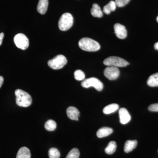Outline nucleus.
Here are the masks:
<instances>
[{"mask_svg":"<svg viewBox=\"0 0 158 158\" xmlns=\"http://www.w3.org/2000/svg\"><path fill=\"white\" fill-rule=\"evenodd\" d=\"M48 6V0H39L37 6V10L40 14H45Z\"/></svg>","mask_w":158,"mask_h":158,"instance_id":"obj_12","label":"nucleus"},{"mask_svg":"<svg viewBox=\"0 0 158 158\" xmlns=\"http://www.w3.org/2000/svg\"><path fill=\"white\" fill-rule=\"evenodd\" d=\"M90 12L94 17L101 18L103 16L102 11L100 6L96 3H94L92 5Z\"/></svg>","mask_w":158,"mask_h":158,"instance_id":"obj_16","label":"nucleus"},{"mask_svg":"<svg viewBox=\"0 0 158 158\" xmlns=\"http://www.w3.org/2000/svg\"><path fill=\"white\" fill-rule=\"evenodd\" d=\"M81 85L83 88H86L94 87L98 91H101L103 88L102 83L95 77H91L84 80L82 82Z\"/></svg>","mask_w":158,"mask_h":158,"instance_id":"obj_6","label":"nucleus"},{"mask_svg":"<svg viewBox=\"0 0 158 158\" xmlns=\"http://www.w3.org/2000/svg\"><path fill=\"white\" fill-rule=\"evenodd\" d=\"M118 108H119V106L117 104H111L105 107L103 110V112L106 114H111L117 111Z\"/></svg>","mask_w":158,"mask_h":158,"instance_id":"obj_17","label":"nucleus"},{"mask_svg":"<svg viewBox=\"0 0 158 158\" xmlns=\"http://www.w3.org/2000/svg\"><path fill=\"white\" fill-rule=\"evenodd\" d=\"M117 145L116 142L114 141H110L108 145L105 148V152L108 155H112L116 151Z\"/></svg>","mask_w":158,"mask_h":158,"instance_id":"obj_20","label":"nucleus"},{"mask_svg":"<svg viewBox=\"0 0 158 158\" xmlns=\"http://www.w3.org/2000/svg\"><path fill=\"white\" fill-rule=\"evenodd\" d=\"M131 0H115L116 6L118 7H123L129 2Z\"/></svg>","mask_w":158,"mask_h":158,"instance_id":"obj_25","label":"nucleus"},{"mask_svg":"<svg viewBox=\"0 0 158 158\" xmlns=\"http://www.w3.org/2000/svg\"><path fill=\"white\" fill-rule=\"evenodd\" d=\"M113 132V130L111 128L103 127L99 129L97 132V136L99 138H102L110 135Z\"/></svg>","mask_w":158,"mask_h":158,"instance_id":"obj_13","label":"nucleus"},{"mask_svg":"<svg viewBox=\"0 0 158 158\" xmlns=\"http://www.w3.org/2000/svg\"><path fill=\"white\" fill-rule=\"evenodd\" d=\"M119 69L117 67L109 66L105 69L104 75L110 80H115L118 78L119 76Z\"/></svg>","mask_w":158,"mask_h":158,"instance_id":"obj_8","label":"nucleus"},{"mask_svg":"<svg viewBox=\"0 0 158 158\" xmlns=\"http://www.w3.org/2000/svg\"><path fill=\"white\" fill-rule=\"evenodd\" d=\"M114 31L116 37L123 39L127 37V31L125 27L119 23H116L114 26Z\"/></svg>","mask_w":158,"mask_h":158,"instance_id":"obj_9","label":"nucleus"},{"mask_svg":"<svg viewBox=\"0 0 158 158\" xmlns=\"http://www.w3.org/2000/svg\"><path fill=\"white\" fill-rule=\"evenodd\" d=\"M74 78L77 81H83L85 79V74L81 70H77L74 72Z\"/></svg>","mask_w":158,"mask_h":158,"instance_id":"obj_24","label":"nucleus"},{"mask_svg":"<svg viewBox=\"0 0 158 158\" xmlns=\"http://www.w3.org/2000/svg\"><path fill=\"white\" fill-rule=\"evenodd\" d=\"M66 113L69 118L72 120H78L80 112L77 108L70 106L67 108Z\"/></svg>","mask_w":158,"mask_h":158,"instance_id":"obj_11","label":"nucleus"},{"mask_svg":"<svg viewBox=\"0 0 158 158\" xmlns=\"http://www.w3.org/2000/svg\"><path fill=\"white\" fill-rule=\"evenodd\" d=\"M147 84L150 87L158 86V73L153 74L149 77L147 81Z\"/></svg>","mask_w":158,"mask_h":158,"instance_id":"obj_18","label":"nucleus"},{"mask_svg":"<svg viewBox=\"0 0 158 158\" xmlns=\"http://www.w3.org/2000/svg\"><path fill=\"white\" fill-rule=\"evenodd\" d=\"M80 152L77 148H73L71 150L65 158H79Z\"/></svg>","mask_w":158,"mask_h":158,"instance_id":"obj_23","label":"nucleus"},{"mask_svg":"<svg viewBox=\"0 0 158 158\" xmlns=\"http://www.w3.org/2000/svg\"><path fill=\"white\" fill-rule=\"evenodd\" d=\"M14 42L19 48L27 49L29 47V40L25 34L19 33L16 34L14 38Z\"/></svg>","mask_w":158,"mask_h":158,"instance_id":"obj_7","label":"nucleus"},{"mask_svg":"<svg viewBox=\"0 0 158 158\" xmlns=\"http://www.w3.org/2000/svg\"><path fill=\"white\" fill-rule=\"evenodd\" d=\"M73 18L70 13H65L62 15L59 21V27L61 31H66L72 27Z\"/></svg>","mask_w":158,"mask_h":158,"instance_id":"obj_3","label":"nucleus"},{"mask_svg":"<svg viewBox=\"0 0 158 158\" xmlns=\"http://www.w3.org/2000/svg\"><path fill=\"white\" fill-rule=\"evenodd\" d=\"M57 124L56 121L52 119H49L45 123L44 127L47 131H54L56 128Z\"/></svg>","mask_w":158,"mask_h":158,"instance_id":"obj_21","label":"nucleus"},{"mask_svg":"<svg viewBox=\"0 0 158 158\" xmlns=\"http://www.w3.org/2000/svg\"><path fill=\"white\" fill-rule=\"evenodd\" d=\"M148 109L149 111H152V112H158V103L151 105L148 107Z\"/></svg>","mask_w":158,"mask_h":158,"instance_id":"obj_26","label":"nucleus"},{"mask_svg":"<svg viewBox=\"0 0 158 158\" xmlns=\"http://www.w3.org/2000/svg\"><path fill=\"white\" fill-rule=\"evenodd\" d=\"M78 44L81 49L87 52H96L100 49V45L98 42L88 37H85L80 40Z\"/></svg>","mask_w":158,"mask_h":158,"instance_id":"obj_1","label":"nucleus"},{"mask_svg":"<svg viewBox=\"0 0 158 158\" xmlns=\"http://www.w3.org/2000/svg\"><path fill=\"white\" fill-rule=\"evenodd\" d=\"M116 5L115 2L113 1H110L107 5L105 6L103 8V11L106 14L109 15L111 11H114L116 10Z\"/></svg>","mask_w":158,"mask_h":158,"instance_id":"obj_19","label":"nucleus"},{"mask_svg":"<svg viewBox=\"0 0 158 158\" xmlns=\"http://www.w3.org/2000/svg\"><path fill=\"white\" fill-rule=\"evenodd\" d=\"M16 103L18 106L23 107H27L32 104V99L31 95L26 91L21 89L15 90Z\"/></svg>","mask_w":158,"mask_h":158,"instance_id":"obj_2","label":"nucleus"},{"mask_svg":"<svg viewBox=\"0 0 158 158\" xmlns=\"http://www.w3.org/2000/svg\"><path fill=\"white\" fill-rule=\"evenodd\" d=\"M16 158H31V153L28 148H21L18 152Z\"/></svg>","mask_w":158,"mask_h":158,"instance_id":"obj_14","label":"nucleus"},{"mask_svg":"<svg viewBox=\"0 0 158 158\" xmlns=\"http://www.w3.org/2000/svg\"><path fill=\"white\" fill-rule=\"evenodd\" d=\"M104 64L107 66H115V67H126L129 65V63L126 60L116 56H110L105 59Z\"/></svg>","mask_w":158,"mask_h":158,"instance_id":"obj_5","label":"nucleus"},{"mask_svg":"<svg viewBox=\"0 0 158 158\" xmlns=\"http://www.w3.org/2000/svg\"><path fill=\"white\" fill-rule=\"evenodd\" d=\"M4 37V34L3 33H1L0 34V46L2 44L3 39Z\"/></svg>","mask_w":158,"mask_h":158,"instance_id":"obj_27","label":"nucleus"},{"mask_svg":"<svg viewBox=\"0 0 158 158\" xmlns=\"http://www.w3.org/2000/svg\"><path fill=\"white\" fill-rule=\"evenodd\" d=\"M67 60L65 56L59 55L49 60L48 64L50 68L57 70L63 68L67 64Z\"/></svg>","mask_w":158,"mask_h":158,"instance_id":"obj_4","label":"nucleus"},{"mask_svg":"<svg viewBox=\"0 0 158 158\" xmlns=\"http://www.w3.org/2000/svg\"><path fill=\"white\" fill-rule=\"evenodd\" d=\"M156 20H157V22L158 23V17H157Z\"/></svg>","mask_w":158,"mask_h":158,"instance_id":"obj_30","label":"nucleus"},{"mask_svg":"<svg viewBox=\"0 0 158 158\" xmlns=\"http://www.w3.org/2000/svg\"><path fill=\"white\" fill-rule=\"evenodd\" d=\"M138 142L136 140H128L124 144V151L126 153L132 151L137 146Z\"/></svg>","mask_w":158,"mask_h":158,"instance_id":"obj_15","label":"nucleus"},{"mask_svg":"<svg viewBox=\"0 0 158 158\" xmlns=\"http://www.w3.org/2000/svg\"><path fill=\"white\" fill-rule=\"evenodd\" d=\"M48 155L50 158H59L60 156V153L59 151L55 148H52L49 149Z\"/></svg>","mask_w":158,"mask_h":158,"instance_id":"obj_22","label":"nucleus"},{"mask_svg":"<svg viewBox=\"0 0 158 158\" xmlns=\"http://www.w3.org/2000/svg\"><path fill=\"white\" fill-rule=\"evenodd\" d=\"M4 82V78L2 76H0V88L2 87Z\"/></svg>","mask_w":158,"mask_h":158,"instance_id":"obj_28","label":"nucleus"},{"mask_svg":"<svg viewBox=\"0 0 158 158\" xmlns=\"http://www.w3.org/2000/svg\"><path fill=\"white\" fill-rule=\"evenodd\" d=\"M154 48L155 49L158 50V42L156 43L154 45Z\"/></svg>","mask_w":158,"mask_h":158,"instance_id":"obj_29","label":"nucleus"},{"mask_svg":"<svg viewBox=\"0 0 158 158\" xmlns=\"http://www.w3.org/2000/svg\"><path fill=\"white\" fill-rule=\"evenodd\" d=\"M120 123L126 124L129 122L131 119V115L126 109L124 108L119 109L118 111Z\"/></svg>","mask_w":158,"mask_h":158,"instance_id":"obj_10","label":"nucleus"}]
</instances>
